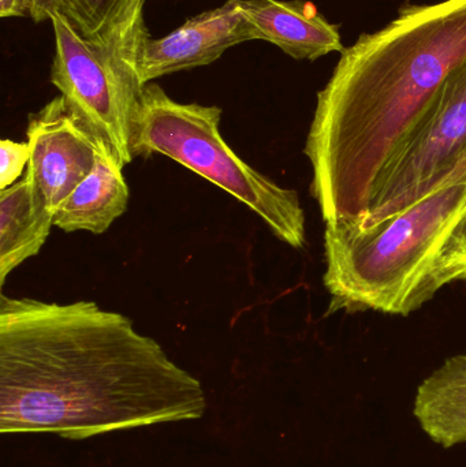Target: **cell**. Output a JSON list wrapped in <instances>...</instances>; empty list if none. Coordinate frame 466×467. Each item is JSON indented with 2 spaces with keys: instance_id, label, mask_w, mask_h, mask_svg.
<instances>
[{
  "instance_id": "1",
  "label": "cell",
  "mask_w": 466,
  "mask_h": 467,
  "mask_svg": "<svg viewBox=\"0 0 466 467\" xmlns=\"http://www.w3.org/2000/svg\"><path fill=\"white\" fill-rule=\"evenodd\" d=\"M202 381L93 301L0 296V432L87 441L207 413Z\"/></svg>"
},
{
  "instance_id": "2",
  "label": "cell",
  "mask_w": 466,
  "mask_h": 467,
  "mask_svg": "<svg viewBox=\"0 0 466 467\" xmlns=\"http://www.w3.org/2000/svg\"><path fill=\"white\" fill-rule=\"evenodd\" d=\"M465 60L466 0L404 5L342 52L304 148L326 224L368 213L386 170Z\"/></svg>"
},
{
  "instance_id": "3",
  "label": "cell",
  "mask_w": 466,
  "mask_h": 467,
  "mask_svg": "<svg viewBox=\"0 0 466 467\" xmlns=\"http://www.w3.org/2000/svg\"><path fill=\"white\" fill-rule=\"evenodd\" d=\"M466 215V181L432 192L378 223L326 224L328 313L408 316L431 296L432 272Z\"/></svg>"
},
{
  "instance_id": "4",
  "label": "cell",
  "mask_w": 466,
  "mask_h": 467,
  "mask_svg": "<svg viewBox=\"0 0 466 467\" xmlns=\"http://www.w3.org/2000/svg\"><path fill=\"white\" fill-rule=\"evenodd\" d=\"M222 109L178 103L158 84H147L134 126L133 158L161 153L243 202L276 238L295 249L305 244V215L297 192L282 188L246 164L222 139Z\"/></svg>"
},
{
  "instance_id": "5",
  "label": "cell",
  "mask_w": 466,
  "mask_h": 467,
  "mask_svg": "<svg viewBox=\"0 0 466 467\" xmlns=\"http://www.w3.org/2000/svg\"><path fill=\"white\" fill-rule=\"evenodd\" d=\"M49 21L55 35L51 82L71 114L123 169L134 159L131 144L144 88L128 81L62 16L54 14Z\"/></svg>"
},
{
  "instance_id": "6",
  "label": "cell",
  "mask_w": 466,
  "mask_h": 467,
  "mask_svg": "<svg viewBox=\"0 0 466 467\" xmlns=\"http://www.w3.org/2000/svg\"><path fill=\"white\" fill-rule=\"evenodd\" d=\"M466 155V60L451 71L423 122L386 170L368 213V226L412 207Z\"/></svg>"
},
{
  "instance_id": "7",
  "label": "cell",
  "mask_w": 466,
  "mask_h": 467,
  "mask_svg": "<svg viewBox=\"0 0 466 467\" xmlns=\"http://www.w3.org/2000/svg\"><path fill=\"white\" fill-rule=\"evenodd\" d=\"M26 136L30 148L27 174L55 215L93 171L98 153L109 150L76 119L63 96L30 115Z\"/></svg>"
},
{
  "instance_id": "8",
  "label": "cell",
  "mask_w": 466,
  "mask_h": 467,
  "mask_svg": "<svg viewBox=\"0 0 466 467\" xmlns=\"http://www.w3.org/2000/svg\"><path fill=\"white\" fill-rule=\"evenodd\" d=\"M254 40L241 10V0H227L161 38L148 37L139 57L142 87L178 71L202 67L218 60L227 49Z\"/></svg>"
},
{
  "instance_id": "9",
  "label": "cell",
  "mask_w": 466,
  "mask_h": 467,
  "mask_svg": "<svg viewBox=\"0 0 466 467\" xmlns=\"http://www.w3.org/2000/svg\"><path fill=\"white\" fill-rule=\"evenodd\" d=\"M145 0H51L48 21L62 16L82 38L111 60L128 81L139 78V57L150 37L144 21Z\"/></svg>"
},
{
  "instance_id": "10",
  "label": "cell",
  "mask_w": 466,
  "mask_h": 467,
  "mask_svg": "<svg viewBox=\"0 0 466 467\" xmlns=\"http://www.w3.org/2000/svg\"><path fill=\"white\" fill-rule=\"evenodd\" d=\"M254 40L279 47L295 59L316 60L344 52L338 26L304 0H241Z\"/></svg>"
},
{
  "instance_id": "11",
  "label": "cell",
  "mask_w": 466,
  "mask_h": 467,
  "mask_svg": "<svg viewBox=\"0 0 466 467\" xmlns=\"http://www.w3.org/2000/svg\"><path fill=\"white\" fill-rule=\"evenodd\" d=\"M122 167L109 152L98 153L93 171L57 208L54 226L66 233L103 234L128 208Z\"/></svg>"
},
{
  "instance_id": "12",
  "label": "cell",
  "mask_w": 466,
  "mask_h": 467,
  "mask_svg": "<svg viewBox=\"0 0 466 467\" xmlns=\"http://www.w3.org/2000/svg\"><path fill=\"white\" fill-rule=\"evenodd\" d=\"M52 226L54 213L27 171L0 191V285L19 264L40 252Z\"/></svg>"
},
{
  "instance_id": "13",
  "label": "cell",
  "mask_w": 466,
  "mask_h": 467,
  "mask_svg": "<svg viewBox=\"0 0 466 467\" xmlns=\"http://www.w3.org/2000/svg\"><path fill=\"white\" fill-rule=\"evenodd\" d=\"M413 416L438 446L466 443V353L446 359L419 386Z\"/></svg>"
},
{
  "instance_id": "14",
  "label": "cell",
  "mask_w": 466,
  "mask_h": 467,
  "mask_svg": "<svg viewBox=\"0 0 466 467\" xmlns=\"http://www.w3.org/2000/svg\"><path fill=\"white\" fill-rule=\"evenodd\" d=\"M461 280H466V215L454 230L432 272L430 283L432 296L445 285Z\"/></svg>"
},
{
  "instance_id": "15",
  "label": "cell",
  "mask_w": 466,
  "mask_h": 467,
  "mask_svg": "<svg viewBox=\"0 0 466 467\" xmlns=\"http://www.w3.org/2000/svg\"><path fill=\"white\" fill-rule=\"evenodd\" d=\"M30 161L27 142L3 140L0 142V191L10 188L24 177Z\"/></svg>"
},
{
  "instance_id": "16",
  "label": "cell",
  "mask_w": 466,
  "mask_h": 467,
  "mask_svg": "<svg viewBox=\"0 0 466 467\" xmlns=\"http://www.w3.org/2000/svg\"><path fill=\"white\" fill-rule=\"evenodd\" d=\"M30 8H32V0H0L2 18L30 16Z\"/></svg>"
},
{
  "instance_id": "17",
  "label": "cell",
  "mask_w": 466,
  "mask_h": 467,
  "mask_svg": "<svg viewBox=\"0 0 466 467\" xmlns=\"http://www.w3.org/2000/svg\"><path fill=\"white\" fill-rule=\"evenodd\" d=\"M461 181H466V155L464 158L460 161V163L435 186L434 191H438V189L445 188V186L451 185V183L461 182ZM431 192V193H432Z\"/></svg>"
},
{
  "instance_id": "18",
  "label": "cell",
  "mask_w": 466,
  "mask_h": 467,
  "mask_svg": "<svg viewBox=\"0 0 466 467\" xmlns=\"http://www.w3.org/2000/svg\"><path fill=\"white\" fill-rule=\"evenodd\" d=\"M49 5H51V0H32L30 18L35 22L47 21Z\"/></svg>"
}]
</instances>
